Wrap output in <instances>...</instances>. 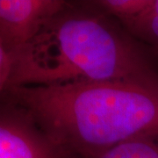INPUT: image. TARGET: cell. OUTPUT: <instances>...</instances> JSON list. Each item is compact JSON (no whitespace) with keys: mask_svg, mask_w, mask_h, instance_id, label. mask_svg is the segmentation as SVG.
<instances>
[{"mask_svg":"<svg viewBox=\"0 0 158 158\" xmlns=\"http://www.w3.org/2000/svg\"><path fill=\"white\" fill-rule=\"evenodd\" d=\"M92 3L123 25L141 14L150 4V0H95Z\"/></svg>","mask_w":158,"mask_h":158,"instance_id":"obj_7","label":"cell"},{"mask_svg":"<svg viewBox=\"0 0 158 158\" xmlns=\"http://www.w3.org/2000/svg\"><path fill=\"white\" fill-rule=\"evenodd\" d=\"M68 3L65 0H0V40L10 55L32 41Z\"/></svg>","mask_w":158,"mask_h":158,"instance_id":"obj_4","label":"cell"},{"mask_svg":"<svg viewBox=\"0 0 158 158\" xmlns=\"http://www.w3.org/2000/svg\"><path fill=\"white\" fill-rule=\"evenodd\" d=\"M11 71V58L0 40V97L7 87Z\"/></svg>","mask_w":158,"mask_h":158,"instance_id":"obj_8","label":"cell"},{"mask_svg":"<svg viewBox=\"0 0 158 158\" xmlns=\"http://www.w3.org/2000/svg\"><path fill=\"white\" fill-rule=\"evenodd\" d=\"M1 97L27 110L68 157L93 158L158 135V82L10 86Z\"/></svg>","mask_w":158,"mask_h":158,"instance_id":"obj_2","label":"cell"},{"mask_svg":"<svg viewBox=\"0 0 158 158\" xmlns=\"http://www.w3.org/2000/svg\"><path fill=\"white\" fill-rule=\"evenodd\" d=\"M122 27L135 39L158 56V0H150V4L141 14Z\"/></svg>","mask_w":158,"mask_h":158,"instance_id":"obj_5","label":"cell"},{"mask_svg":"<svg viewBox=\"0 0 158 158\" xmlns=\"http://www.w3.org/2000/svg\"><path fill=\"white\" fill-rule=\"evenodd\" d=\"M153 56L92 1H69L32 41L11 54L7 87L158 82Z\"/></svg>","mask_w":158,"mask_h":158,"instance_id":"obj_1","label":"cell"},{"mask_svg":"<svg viewBox=\"0 0 158 158\" xmlns=\"http://www.w3.org/2000/svg\"><path fill=\"white\" fill-rule=\"evenodd\" d=\"M0 158H68L27 110L0 97Z\"/></svg>","mask_w":158,"mask_h":158,"instance_id":"obj_3","label":"cell"},{"mask_svg":"<svg viewBox=\"0 0 158 158\" xmlns=\"http://www.w3.org/2000/svg\"><path fill=\"white\" fill-rule=\"evenodd\" d=\"M93 158H158V135L125 141Z\"/></svg>","mask_w":158,"mask_h":158,"instance_id":"obj_6","label":"cell"}]
</instances>
